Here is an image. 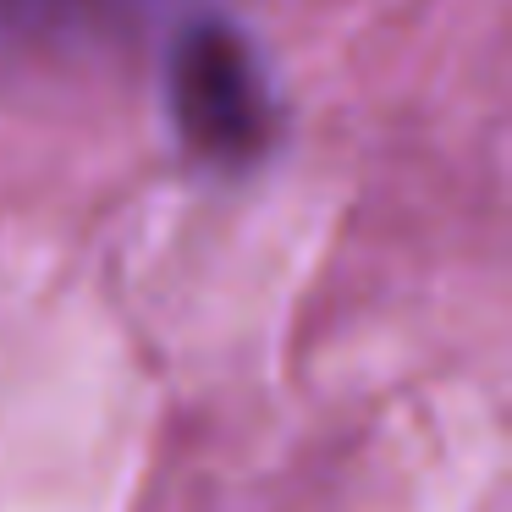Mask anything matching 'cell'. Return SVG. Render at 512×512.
I'll use <instances>...</instances> for the list:
<instances>
[{
  "label": "cell",
  "instance_id": "obj_1",
  "mask_svg": "<svg viewBox=\"0 0 512 512\" xmlns=\"http://www.w3.org/2000/svg\"><path fill=\"white\" fill-rule=\"evenodd\" d=\"M166 105L188 155L215 171H248L281 133L265 61L226 17H193L177 28L166 56Z\"/></svg>",
  "mask_w": 512,
  "mask_h": 512
},
{
  "label": "cell",
  "instance_id": "obj_2",
  "mask_svg": "<svg viewBox=\"0 0 512 512\" xmlns=\"http://www.w3.org/2000/svg\"><path fill=\"white\" fill-rule=\"evenodd\" d=\"M166 0H0V56H78L127 39Z\"/></svg>",
  "mask_w": 512,
  "mask_h": 512
}]
</instances>
